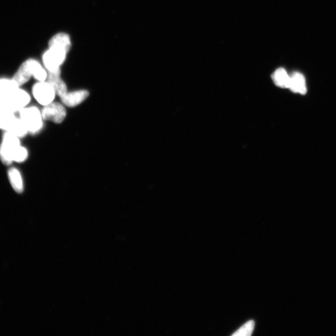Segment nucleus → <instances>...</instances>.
I'll list each match as a JSON object with an SVG mask.
<instances>
[{
	"instance_id": "6e6552de",
	"label": "nucleus",
	"mask_w": 336,
	"mask_h": 336,
	"mask_svg": "<svg viewBox=\"0 0 336 336\" xmlns=\"http://www.w3.org/2000/svg\"><path fill=\"white\" fill-rule=\"evenodd\" d=\"M61 72L48 73L47 81L53 87L57 96L61 97L67 93V87L61 78Z\"/></svg>"
},
{
	"instance_id": "423d86ee",
	"label": "nucleus",
	"mask_w": 336,
	"mask_h": 336,
	"mask_svg": "<svg viewBox=\"0 0 336 336\" xmlns=\"http://www.w3.org/2000/svg\"><path fill=\"white\" fill-rule=\"evenodd\" d=\"M43 107L42 113L45 121H50L56 124H61L66 119L67 114L66 108L62 103L53 102Z\"/></svg>"
},
{
	"instance_id": "2eb2a0df",
	"label": "nucleus",
	"mask_w": 336,
	"mask_h": 336,
	"mask_svg": "<svg viewBox=\"0 0 336 336\" xmlns=\"http://www.w3.org/2000/svg\"><path fill=\"white\" fill-rule=\"evenodd\" d=\"M272 78L277 86L281 87V88H288L290 76L283 68H280L276 70L273 73Z\"/></svg>"
},
{
	"instance_id": "6ab92c4d",
	"label": "nucleus",
	"mask_w": 336,
	"mask_h": 336,
	"mask_svg": "<svg viewBox=\"0 0 336 336\" xmlns=\"http://www.w3.org/2000/svg\"><path fill=\"white\" fill-rule=\"evenodd\" d=\"M254 327H255V322L253 321H250L245 324L244 326L240 327V328L237 330L234 334H232L234 336H249L252 335Z\"/></svg>"
},
{
	"instance_id": "9b49d317",
	"label": "nucleus",
	"mask_w": 336,
	"mask_h": 336,
	"mask_svg": "<svg viewBox=\"0 0 336 336\" xmlns=\"http://www.w3.org/2000/svg\"><path fill=\"white\" fill-rule=\"evenodd\" d=\"M32 77L37 81H47L48 72L45 66L34 59L26 60Z\"/></svg>"
},
{
	"instance_id": "39448f33",
	"label": "nucleus",
	"mask_w": 336,
	"mask_h": 336,
	"mask_svg": "<svg viewBox=\"0 0 336 336\" xmlns=\"http://www.w3.org/2000/svg\"><path fill=\"white\" fill-rule=\"evenodd\" d=\"M32 95L40 105L45 106L54 102L56 96L51 85L46 81H37L32 87Z\"/></svg>"
},
{
	"instance_id": "f3484780",
	"label": "nucleus",
	"mask_w": 336,
	"mask_h": 336,
	"mask_svg": "<svg viewBox=\"0 0 336 336\" xmlns=\"http://www.w3.org/2000/svg\"><path fill=\"white\" fill-rule=\"evenodd\" d=\"M19 87L18 84L12 78H0V95H6L14 91Z\"/></svg>"
},
{
	"instance_id": "f257e3e1",
	"label": "nucleus",
	"mask_w": 336,
	"mask_h": 336,
	"mask_svg": "<svg viewBox=\"0 0 336 336\" xmlns=\"http://www.w3.org/2000/svg\"><path fill=\"white\" fill-rule=\"evenodd\" d=\"M31 96L28 92L19 87L6 95H0V111H7L18 114L30 104Z\"/></svg>"
},
{
	"instance_id": "f8f14e48",
	"label": "nucleus",
	"mask_w": 336,
	"mask_h": 336,
	"mask_svg": "<svg viewBox=\"0 0 336 336\" xmlns=\"http://www.w3.org/2000/svg\"><path fill=\"white\" fill-rule=\"evenodd\" d=\"M288 88L292 92L304 95L307 93V86L304 76L299 72H295L290 76Z\"/></svg>"
},
{
	"instance_id": "1a4fd4ad",
	"label": "nucleus",
	"mask_w": 336,
	"mask_h": 336,
	"mask_svg": "<svg viewBox=\"0 0 336 336\" xmlns=\"http://www.w3.org/2000/svg\"><path fill=\"white\" fill-rule=\"evenodd\" d=\"M49 47H55L61 49L69 53L72 42L69 34L65 32H59L52 37L49 41Z\"/></svg>"
},
{
	"instance_id": "7ed1b4c3",
	"label": "nucleus",
	"mask_w": 336,
	"mask_h": 336,
	"mask_svg": "<svg viewBox=\"0 0 336 336\" xmlns=\"http://www.w3.org/2000/svg\"><path fill=\"white\" fill-rule=\"evenodd\" d=\"M21 144V139L18 136L12 133L4 132L0 144V160L3 164L10 166L13 163V155Z\"/></svg>"
},
{
	"instance_id": "dca6fc26",
	"label": "nucleus",
	"mask_w": 336,
	"mask_h": 336,
	"mask_svg": "<svg viewBox=\"0 0 336 336\" xmlns=\"http://www.w3.org/2000/svg\"><path fill=\"white\" fill-rule=\"evenodd\" d=\"M17 115L12 112L0 111V130L8 132Z\"/></svg>"
},
{
	"instance_id": "9d476101",
	"label": "nucleus",
	"mask_w": 336,
	"mask_h": 336,
	"mask_svg": "<svg viewBox=\"0 0 336 336\" xmlns=\"http://www.w3.org/2000/svg\"><path fill=\"white\" fill-rule=\"evenodd\" d=\"M7 174L10 184L15 192L23 193L24 183L21 171L18 168L12 167L8 169Z\"/></svg>"
},
{
	"instance_id": "20e7f679",
	"label": "nucleus",
	"mask_w": 336,
	"mask_h": 336,
	"mask_svg": "<svg viewBox=\"0 0 336 336\" xmlns=\"http://www.w3.org/2000/svg\"><path fill=\"white\" fill-rule=\"evenodd\" d=\"M63 49L49 47L43 55V63L48 73L61 72V66L63 64L67 54Z\"/></svg>"
},
{
	"instance_id": "0eeeda50",
	"label": "nucleus",
	"mask_w": 336,
	"mask_h": 336,
	"mask_svg": "<svg viewBox=\"0 0 336 336\" xmlns=\"http://www.w3.org/2000/svg\"><path fill=\"white\" fill-rule=\"evenodd\" d=\"M90 92L86 89L76 90L72 92H67L64 96L60 97L61 103L69 108L76 107L80 105L89 98Z\"/></svg>"
},
{
	"instance_id": "f03ea898",
	"label": "nucleus",
	"mask_w": 336,
	"mask_h": 336,
	"mask_svg": "<svg viewBox=\"0 0 336 336\" xmlns=\"http://www.w3.org/2000/svg\"><path fill=\"white\" fill-rule=\"evenodd\" d=\"M18 117L23 122L29 134L36 135L43 130L44 122L42 110L35 106L28 105L18 112Z\"/></svg>"
},
{
	"instance_id": "a211bd4d",
	"label": "nucleus",
	"mask_w": 336,
	"mask_h": 336,
	"mask_svg": "<svg viewBox=\"0 0 336 336\" xmlns=\"http://www.w3.org/2000/svg\"><path fill=\"white\" fill-rule=\"evenodd\" d=\"M29 157L28 150L25 146L21 145L16 150L13 157V163H23L28 160Z\"/></svg>"
},
{
	"instance_id": "ddd939ff",
	"label": "nucleus",
	"mask_w": 336,
	"mask_h": 336,
	"mask_svg": "<svg viewBox=\"0 0 336 336\" xmlns=\"http://www.w3.org/2000/svg\"><path fill=\"white\" fill-rule=\"evenodd\" d=\"M32 77L31 73L30 72L28 62L26 60L22 63L17 70L13 75L12 78L18 84V86L22 87L23 85L28 83Z\"/></svg>"
},
{
	"instance_id": "4468645a",
	"label": "nucleus",
	"mask_w": 336,
	"mask_h": 336,
	"mask_svg": "<svg viewBox=\"0 0 336 336\" xmlns=\"http://www.w3.org/2000/svg\"><path fill=\"white\" fill-rule=\"evenodd\" d=\"M8 132L13 133V135L18 136L20 139L25 137L29 134L26 125H24L20 117L18 116V115Z\"/></svg>"
}]
</instances>
